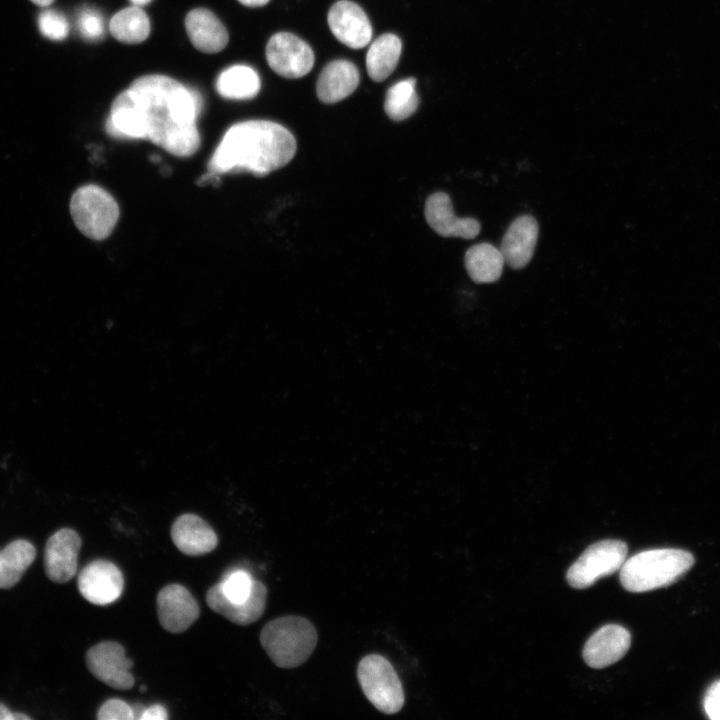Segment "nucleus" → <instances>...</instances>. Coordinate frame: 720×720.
I'll use <instances>...</instances> for the list:
<instances>
[{
	"mask_svg": "<svg viewBox=\"0 0 720 720\" xmlns=\"http://www.w3.org/2000/svg\"><path fill=\"white\" fill-rule=\"evenodd\" d=\"M99 720H133L134 712L125 701L112 698L105 701L98 710Z\"/></svg>",
	"mask_w": 720,
	"mask_h": 720,
	"instance_id": "obj_30",
	"label": "nucleus"
},
{
	"mask_svg": "<svg viewBox=\"0 0 720 720\" xmlns=\"http://www.w3.org/2000/svg\"><path fill=\"white\" fill-rule=\"evenodd\" d=\"M77 584L80 594L87 601L95 605H107L121 596L124 578L114 563L97 559L81 570Z\"/></svg>",
	"mask_w": 720,
	"mask_h": 720,
	"instance_id": "obj_10",
	"label": "nucleus"
},
{
	"mask_svg": "<svg viewBox=\"0 0 720 720\" xmlns=\"http://www.w3.org/2000/svg\"><path fill=\"white\" fill-rule=\"evenodd\" d=\"M694 562V556L682 549L645 550L625 560L620 582L624 589L634 593L663 588L678 581Z\"/></svg>",
	"mask_w": 720,
	"mask_h": 720,
	"instance_id": "obj_3",
	"label": "nucleus"
},
{
	"mask_svg": "<svg viewBox=\"0 0 720 720\" xmlns=\"http://www.w3.org/2000/svg\"><path fill=\"white\" fill-rule=\"evenodd\" d=\"M313 624L300 616H283L269 621L261 630L260 643L280 668H295L303 664L317 644Z\"/></svg>",
	"mask_w": 720,
	"mask_h": 720,
	"instance_id": "obj_4",
	"label": "nucleus"
},
{
	"mask_svg": "<svg viewBox=\"0 0 720 720\" xmlns=\"http://www.w3.org/2000/svg\"><path fill=\"white\" fill-rule=\"evenodd\" d=\"M81 538L73 529L62 528L46 542L44 569L55 583L68 582L77 572Z\"/></svg>",
	"mask_w": 720,
	"mask_h": 720,
	"instance_id": "obj_12",
	"label": "nucleus"
},
{
	"mask_svg": "<svg viewBox=\"0 0 720 720\" xmlns=\"http://www.w3.org/2000/svg\"><path fill=\"white\" fill-rule=\"evenodd\" d=\"M631 645L630 632L617 624H609L598 629L583 648V659L595 669L605 668L619 661Z\"/></svg>",
	"mask_w": 720,
	"mask_h": 720,
	"instance_id": "obj_14",
	"label": "nucleus"
},
{
	"mask_svg": "<svg viewBox=\"0 0 720 720\" xmlns=\"http://www.w3.org/2000/svg\"><path fill=\"white\" fill-rule=\"evenodd\" d=\"M200 95L165 75L135 79L111 105L106 132L115 138L148 139L178 157L193 155L200 146L196 120Z\"/></svg>",
	"mask_w": 720,
	"mask_h": 720,
	"instance_id": "obj_1",
	"label": "nucleus"
},
{
	"mask_svg": "<svg viewBox=\"0 0 720 720\" xmlns=\"http://www.w3.org/2000/svg\"><path fill=\"white\" fill-rule=\"evenodd\" d=\"M12 713L5 705L0 703V720H12Z\"/></svg>",
	"mask_w": 720,
	"mask_h": 720,
	"instance_id": "obj_34",
	"label": "nucleus"
},
{
	"mask_svg": "<svg viewBox=\"0 0 720 720\" xmlns=\"http://www.w3.org/2000/svg\"><path fill=\"white\" fill-rule=\"evenodd\" d=\"M70 213L78 230L94 240L107 238L120 214L112 195L95 184L83 185L73 193Z\"/></svg>",
	"mask_w": 720,
	"mask_h": 720,
	"instance_id": "obj_5",
	"label": "nucleus"
},
{
	"mask_svg": "<svg viewBox=\"0 0 720 720\" xmlns=\"http://www.w3.org/2000/svg\"><path fill=\"white\" fill-rule=\"evenodd\" d=\"M185 28L191 43L202 52H219L228 43L229 36L225 26L208 9L191 10L186 16Z\"/></svg>",
	"mask_w": 720,
	"mask_h": 720,
	"instance_id": "obj_19",
	"label": "nucleus"
},
{
	"mask_svg": "<svg viewBox=\"0 0 720 720\" xmlns=\"http://www.w3.org/2000/svg\"><path fill=\"white\" fill-rule=\"evenodd\" d=\"M254 579L245 570H234L219 583L224 596L233 603H243L250 596Z\"/></svg>",
	"mask_w": 720,
	"mask_h": 720,
	"instance_id": "obj_27",
	"label": "nucleus"
},
{
	"mask_svg": "<svg viewBox=\"0 0 720 720\" xmlns=\"http://www.w3.org/2000/svg\"><path fill=\"white\" fill-rule=\"evenodd\" d=\"M627 552L626 543L620 540H602L590 545L568 569L569 585L584 589L612 575L621 569Z\"/></svg>",
	"mask_w": 720,
	"mask_h": 720,
	"instance_id": "obj_7",
	"label": "nucleus"
},
{
	"mask_svg": "<svg viewBox=\"0 0 720 720\" xmlns=\"http://www.w3.org/2000/svg\"><path fill=\"white\" fill-rule=\"evenodd\" d=\"M156 606L160 625L173 634L186 631L200 615L196 599L180 584L164 586L158 592Z\"/></svg>",
	"mask_w": 720,
	"mask_h": 720,
	"instance_id": "obj_11",
	"label": "nucleus"
},
{
	"mask_svg": "<svg viewBox=\"0 0 720 720\" xmlns=\"http://www.w3.org/2000/svg\"><path fill=\"white\" fill-rule=\"evenodd\" d=\"M327 21L333 35L352 49L365 47L372 38V26L360 6L348 0L332 5Z\"/></svg>",
	"mask_w": 720,
	"mask_h": 720,
	"instance_id": "obj_13",
	"label": "nucleus"
},
{
	"mask_svg": "<svg viewBox=\"0 0 720 720\" xmlns=\"http://www.w3.org/2000/svg\"><path fill=\"white\" fill-rule=\"evenodd\" d=\"M425 217L430 227L443 237L473 239L481 230L476 219L458 218L454 214L451 199L444 192H436L428 197Z\"/></svg>",
	"mask_w": 720,
	"mask_h": 720,
	"instance_id": "obj_16",
	"label": "nucleus"
},
{
	"mask_svg": "<svg viewBox=\"0 0 720 720\" xmlns=\"http://www.w3.org/2000/svg\"><path fill=\"white\" fill-rule=\"evenodd\" d=\"M465 267L476 283H493L499 280L505 264L500 248L490 243L470 247L464 256Z\"/></svg>",
	"mask_w": 720,
	"mask_h": 720,
	"instance_id": "obj_21",
	"label": "nucleus"
},
{
	"mask_svg": "<svg viewBox=\"0 0 720 720\" xmlns=\"http://www.w3.org/2000/svg\"><path fill=\"white\" fill-rule=\"evenodd\" d=\"M261 82L257 72L246 65L231 66L218 76L216 90L224 98L245 100L255 97Z\"/></svg>",
	"mask_w": 720,
	"mask_h": 720,
	"instance_id": "obj_24",
	"label": "nucleus"
},
{
	"mask_svg": "<svg viewBox=\"0 0 720 720\" xmlns=\"http://www.w3.org/2000/svg\"><path fill=\"white\" fill-rule=\"evenodd\" d=\"M359 84L356 66L347 60H334L322 70L316 85V93L324 103H335L348 97Z\"/></svg>",
	"mask_w": 720,
	"mask_h": 720,
	"instance_id": "obj_20",
	"label": "nucleus"
},
{
	"mask_svg": "<svg viewBox=\"0 0 720 720\" xmlns=\"http://www.w3.org/2000/svg\"><path fill=\"white\" fill-rule=\"evenodd\" d=\"M30 1H32L34 4H36L40 7H46V6L50 5L54 0H30Z\"/></svg>",
	"mask_w": 720,
	"mask_h": 720,
	"instance_id": "obj_35",
	"label": "nucleus"
},
{
	"mask_svg": "<svg viewBox=\"0 0 720 720\" xmlns=\"http://www.w3.org/2000/svg\"><path fill=\"white\" fill-rule=\"evenodd\" d=\"M86 665L95 678L114 689L128 690L134 685L130 673L133 662L118 642L104 641L91 647L86 653Z\"/></svg>",
	"mask_w": 720,
	"mask_h": 720,
	"instance_id": "obj_9",
	"label": "nucleus"
},
{
	"mask_svg": "<svg viewBox=\"0 0 720 720\" xmlns=\"http://www.w3.org/2000/svg\"><path fill=\"white\" fill-rule=\"evenodd\" d=\"M416 80L407 78L392 85L386 92L384 109L395 121L410 117L417 109L419 99L415 89Z\"/></svg>",
	"mask_w": 720,
	"mask_h": 720,
	"instance_id": "obj_26",
	"label": "nucleus"
},
{
	"mask_svg": "<svg viewBox=\"0 0 720 720\" xmlns=\"http://www.w3.org/2000/svg\"><path fill=\"white\" fill-rule=\"evenodd\" d=\"M267 589L265 585L254 579L250 596L243 603L228 600L219 583L212 586L206 593L208 606L216 613L237 625H249L257 621L265 611Z\"/></svg>",
	"mask_w": 720,
	"mask_h": 720,
	"instance_id": "obj_15",
	"label": "nucleus"
},
{
	"mask_svg": "<svg viewBox=\"0 0 720 720\" xmlns=\"http://www.w3.org/2000/svg\"><path fill=\"white\" fill-rule=\"evenodd\" d=\"M265 53L270 68L285 78L303 77L310 72L314 64L311 47L289 32L275 33L269 39Z\"/></svg>",
	"mask_w": 720,
	"mask_h": 720,
	"instance_id": "obj_8",
	"label": "nucleus"
},
{
	"mask_svg": "<svg viewBox=\"0 0 720 720\" xmlns=\"http://www.w3.org/2000/svg\"><path fill=\"white\" fill-rule=\"evenodd\" d=\"M357 677L366 698L380 712L395 714L405 702L400 679L392 664L383 656H365L358 665Z\"/></svg>",
	"mask_w": 720,
	"mask_h": 720,
	"instance_id": "obj_6",
	"label": "nucleus"
},
{
	"mask_svg": "<svg viewBox=\"0 0 720 720\" xmlns=\"http://www.w3.org/2000/svg\"><path fill=\"white\" fill-rule=\"evenodd\" d=\"M171 538L175 546L189 556L207 554L218 544L213 528L204 519L191 513L176 518L171 527Z\"/></svg>",
	"mask_w": 720,
	"mask_h": 720,
	"instance_id": "obj_18",
	"label": "nucleus"
},
{
	"mask_svg": "<svg viewBox=\"0 0 720 720\" xmlns=\"http://www.w3.org/2000/svg\"><path fill=\"white\" fill-rule=\"evenodd\" d=\"M238 1L248 7H260V6H264L265 4H267L269 2V0H238Z\"/></svg>",
	"mask_w": 720,
	"mask_h": 720,
	"instance_id": "obj_33",
	"label": "nucleus"
},
{
	"mask_svg": "<svg viewBox=\"0 0 720 720\" xmlns=\"http://www.w3.org/2000/svg\"><path fill=\"white\" fill-rule=\"evenodd\" d=\"M112 36L126 44H137L147 39L150 21L147 14L137 6L126 7L117 12L109 23Z\"/></svg>",
	"mask_w": 720,
	"mask_h": 720,
	"instance_id": "obj_25",
	"label": "nucleus"
},
{
	"mask_svg": "<svg viewBox=\"0 0 720 720\" xmlns=\"http://www.w3.org/2000/svg\"><path fill=\"white\" fill-rule=\"evenodd\" d=\"M135 5H145L149 3L151 0H131Z\"/></svg>",
	"mask_w": 720,
	"mask_h": 720,
	"instance_id": "obj_37",
	"label": "nucleus"
},
{
	"mask_svg": "<svg viewBox=\"0 0 720 720\" xmlns=\"http://www.w3.org/2000/svg\"><path fill=\"white\" fill-rule=\"evenodd\" d=\"M703 708L712 720H720V679L713 682L705 692Z\"/></svg>",
	"mask_w": 720,
	"mask_h": 720,
	"instance_id": "obj_31",
	"label": "nucleus"
},
{
	"mask_svg": "<svg viewBox=\"0 0 720 720\" xmlns=\"http://www.w3.org/2000/svg\"><path fill=\"white\" fill-rule=\"evenodd\" d=\"M539 227L531 215L517 217L503 236L500 251L505 264L512 269L524 268L532 259L538 240Z\"/></svg>",
	"mask_w": 720,
	"mask_h": 720,
	"instance_id": "obj_17",
	"label": "nucleus"
},
{
	"mask_svg": "<svg viewBox=\"0 0 720 720\" xmlns=\"http://www.w3.org/2000/svg\"><path fill=\"white\" fill-rule=\"evenodd\" d=\"M168 718L167 710L160 704H155L144 710L141 720H166Z\"/></svg>",
	"mask_w": 720,
	"mask_h": 720,
	"instance_id": "obj_32",
	"label": "nucleus"
},
{
	"mask_svg": "<svg viewBox=\"0 0 720 720\" xmlns=\"http://www.w3.org/2000/svg\"><path fill=\"white\" fill-rule=\"evenodd\" d=\"M402 51L398 36L386 33L370 45L366 55V69L373 81L385 80L396 68Z\"/></svg>",
	"mask_w": 720,
	"mask_h": 720,
	"instance_id": "obj_22",
	"label": "nucleus"
},
{
	"mask_svg": "<svg viewBox=\"0 0 720 720\" xmlns=\"http://www.w3.org/2000/svg\"><path fill=\"white\" fill-rule=\"evenodd\" d=\"M37 24L40 33L50 40L61 41L68 36V21L59 11L43 10L38 16Z\"/></svg>",
	"mask_w": 720,
	"mask_h": 720,
	"instance_id": "obj_28",
	"label": "nucleus"
},
{
	"mask_svg": "<svg viewBox=\"0 0 720 720\" xmlns=\"http://www.w3.org/2000/svg\"><path fill=\"white\" fill-rule=\"evenodd\" d=\"M36 557L34 545L24 539L7 544L0 551V588L16 585Z\"/></svg>",
	"mask_w": 720,
	"mask_h": 720,
	"instance_id": "obj_23",
	"label": "nucleus"
},
{
	"mask_svg": "<svg viewBox=\"0 0 720 720\" xmlns=\"http://www.w3.org/2000/svg\"><path fill=\"white\" fill-rule=\"evenodd\" d=\"M77 28L84 39L97 41L105 33L104 19L97 10L84 8L77 15Z\"/></svg>",
	"mask_w": 720,
	"mask_h": 720,
	"instance_id": "obj_29",
	"label": "nucleus"
},
{
	"mask_svg": "<svg viewBox=\"0 0 720 720\" xmlns=\"http://www.w3.org/2000/svg\"><path fill=\"white\" fill-rule=\"evenodd\" d=\"M296 147L293 134L276 122H239L222 137L208 163L207 172L217 176L240 172L265 176L289 163Z\"/></svg>",
	"mask_w": 720,
	"mask_h": 720,
	"instance_id": "obj_2",
	"label": "nucleus"
},
{
	"mask_svg": "<svg viewBox=\"0 0 720 720\" xmlns=\"http://www.w3.org/2000/svg\"><path fill=\"white\" fill-rule=\"evenodd\" d=\"M27 719H30V717L23 713H12V720H27Z\"/></svg>",
	"mask_w": 720,
	"mask_h": 720,
	"instance_id": "obj_36",
	"label": "nucleus"
}]
</instances>
